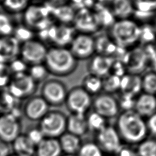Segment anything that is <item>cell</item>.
<instances>
[{
  "label": "cell",
  "mask_w": 156,
  "mask_h": 156,
  "mask_svg": "<svg viewBox=\"0 0 156 156\" xmlns=\"http://www.w3.org/2000/svg\"><path fill=\"white\" fill-rule=\"evenodd\" d=\"M30 4H40V3H44L46 0H29Z\"/></svg>",
  "instance_id": "obj_48"
},
{
  "label": "cell",
  "mask_w": 156,
  "mask_h": 156,
  "mask_svg": "<svg viewBox=\"0 0 156 156\" xmlns=\"http://www.w3.org/2000/svg\"><path fill=\"white\" fill-rule=\"evenodd\" d=\"M92 102L91 95L80 86L74 87L68 90L65 105L70 113L86 115Z\"/></svg>",
  "instance_id": "obj_9"
},
{
  "label": "cell",
  "mask_w": 156,
  "mask_h": 156,
  "mask_svg": "<svg viewBox=\"0 0 156 156\" xmlns=\"http://www.w3.org/2000/svg\"><path fill=\"white\" fill-rule=\"evenodd\" d=\"M115 60L112 57L96 54L90 58L88 62V72L103 78L110 73Z\"/></svg>",
  "instance_id": "obj_19"
},
{
  "label": "cell",
  "mask_w": 156,
  "mask_h": 156,
  "mask_svg": "<svg viewBox=\"0 0 156 156\" xmlns=\"http://www.w3.org/2000/svg\"><path fill=\"white\" fill-rule=\"evenodd\" d=\"M76 10L70 3L64 5L51 7V12L53 19L55 22L72 24Z\"/></svg>",
  "instance_id": "obj_26"
},
{
  "label": "cell",
  "mask_w": 156,
  "mask_h": 156,
  "mask_svg": "<svg viewBox=\"0 0 156 156\" xmlns=\"http://www.w3.org/2000/svg\"><path fill=\"white\" fill-rule=\"evenodd\" d=\"M10 156H18V155H15V154H12V155H10Z\"/></svg>",
  "instance_id": "obj_50"
},
{
  "label": "cell",
  "mask_w": 156,
  "mask_h": 156,
  "mask_svg": "<svg viewBox=\"0 0 156 156\" xmlns=\"http://www.w3.org/2000/svg\"><path fill=\"white\" fill-rule=\"evenodd\" d=\"M122 140L116 129L111 126H106L97 133L96 143L103 152L117 153L121 147Z\"/></svg>",
  "instance_id": "obj_14"
},
{
  "label": "cell",
  "mask_w": 156,
  "mask_h": 156,
  "mask_svg": "<svg viewBox=\"0 0 156 156\" xmlns=\"http://www.w3.org/2000/svg\"><path fill=\"white\" fill-rule=\"evenodd\" d=\"M77 156H103V151L96 143L88 142L82 144Z\"/></svg>",
  "instance_id": "obj_38"
},
{
  "label": "cell",
  "mask_w": 156,
  "mask_h": 156,
  "mask_svg": "<svg viewBox=\"0 0 156 156\" xmlns=\"http://www.w3.org/2000/svg\"><path fill=\"white\" fill-rule=\"evenodd\" d=\"M12 152L18 156H34L35 155L36 145L25 133H21L11 143Z\"/></svg>",
  "instance_id": "obj_23"
},
{
  "label": "cell",
  "mask_w": 156,
  "mask_h": 156,
  "mask_svg": "<svg viewBox=\"0 0 156 156\" xmlns=\"http://www.w3.org/2000/svg\"><path fill=\"white\" fill-rule=\"evenodd\" d=\"M110 9L116 19L132 18L135 13L131 0H113Z\"/></svg>",
  "instance_id": "obj_28"
},
{
  "label": "cell",
  "mask_w": 156,
  "mask_h": 156,
  "mask_svg": "<svg viewBox=\"0 0 156 156\" xmlns=\"http://www.w3.org/2000/svg\"><path fill=\"white\" fill-rule=\"evenodd\" d=\"M156 41V30L153 26L147 24L141 25L140 43L146 44L155 43Z\"/></svg>",
  "instance_id": "obj_40"
},
{
  "label": "cell",
  "mask_w": 156,
  "mask_h": 156,
  "mask_svg": "<svg viewBox=\"0 0 156 156\" xmlns=\"http://www.w3.org/2000/svg\"><path fill=\"white\" fill-rule=\"evenodd\" d=\"M127 73L126 68L122 60H115L112 66L110 74H115L119 77H122Z\"/></svg>",
  "instance_id": "obj_43"
},
{
  "label": "cell",
  "mask_w": 156,
  "mask_h": 156,
  "mask_svg": "<svg viewBox=\"0 0 156 156\" xmlns=\"http://www.w3.org/2000/svg\"><path fill=\"white\" fill-rule=\"evenodd\" d=\"M109 29V36L119 47L129 49L140 43L141 24L136 20L116 19Z\"/></svg>",
  "instance_id": "obj_3"
},
{
  "label": "cell",
  "mask_w": 156,
  "mask_h": 156,
  "mask_svg": "<svg viewBox=\"0 0 156 156\" xmlns=\"http://www.w3.org/2000/svg\"><path fill=\"white\" fill-rule=\"evenodd\" d=\"M46 2L51 7H57L69 3V0H46Z\"/></svg>",
  "instance_id": "obj_46"
},
{
  "label": "cell",
  "mask_w": 156,
  "mask_h": 156,
  "mask_svg": "<svg viewBox=\"0 0 156 156\" xmlns=\"http://www.w3.org/2000/svg\"><path fill=\"white\" fill-rule=\"evenodd\" d=\"M76 33L73 24L55 21L46 29L37 33V37L46 44L49 43L51 46L68 48Z\"/></svg>",
  "instance_id": "obj_5"
},
{
  "label": "cell",
  "mask_w": 156,
  "mask_h": 156,
  "mask_svg": "<svg viewBox=\"0 0 156 156\" xmlns=\"http://www.w3.org/2000/svg\"><path fill=\"white\" fill-rule=\"evenodd\" d=\"M10 15L2 10H0V37L13 35L16 23Z\"/></svg>",
  "instance_id": "obj_32"
},
{
  "label": "cell",
  "mask_w": 156,
  "mask_h": 156,
  "mask_svg": "<svg viewBox=\"0 0 156 156\" xmlns=\"http://www.w3.org/2000/svg\"><path fill=\"white\" fill-rule=\"evenodd\" d=\"M127 73L140 75L149 64L150 60L143 46H136L127 49L123 59Z\"/></svg>",
  "instance_id": "obj_12"
},
{
  "label": "cell",
  "mask_w": 156,
  "mask_h": 156,
  "mask_svg": "<svg viewBox=\"0 0 156 156\" xmlns=\"http://www.w3.org/2000/svg\"><path fill=\"white\" fill-rule=\"evenodd\" d=\"M146 124L149 132L156 135V112L147 118Z\"/></svg>",
  "instance_id": "obj_45"
},
{
  "label": "cell",
  "mask_w": 156,
  "mask_h": 156,
  "mask_svg": "<svg viewBox=\"0 0 156 156\" xmlns=\"http://www.w3.org/2000/svg\"><path fill=\"white\" fill-rule=\"evenodd\" d=\"M142 117H149L156 112V95L141 93L135 98L133 109Z\"/></svg>",
  "instance_id": "obj_21"
},
{
  "label": "cell",
  "mask_w": 156,
  "mask_h": 156,
  "mask_svg": "<svg viewBox=\"0 0 156 156\" xmlns=\"http://www.w3.org/2000/svg\"><path fill=\"white\" fill-rule=\"evenodd\" d=\"M150 65L152 67V71L156 73V56L150 61Z\"/></svg>",
  "instance_id": "obj_47"
},
{
  "label": "cell",
  "mask_w": 156,
  "mask_h": 156,
  "mask_svg": "<svg viewBox=\"0 0 156 156\" xmlns=\"http://www.w3.org/2000/svg\"><path fill=\"white\" fill-rule=\"evenodd\" d=\"M12 151L11 144L0 140V156H10Z\"/></svg>",
  "instance_id": "obj_44"
},
{
  "label": "cell",
  "mask_w": 156,
  "mask_h": 156,
  "mask_svg": "<svg viewBox=\"0 0 156 156\" xmlns=\"http://www.w3.org/2000/svg\"><path fill=\"white\" fill-rule=\"evenodd\" d=\"M73 26L77 32L93 35L102 27L93 9L82 7L76 11Z\"/></svg>",
  "instance_id": "obj_10"
},
{
  "label": "cell",
  "mask_w": 156,
  "mask_h": 156,
  "mask_svg": "<svg viewBox=\"0 0 156 156\" xmlns=\"http://www.w3.org/2000/svg\"><path fill=\"white\" fill-rule=\"evenodd\" d=\"M142 90V79L139 75L127 73L121 77L119 90L121 94L136 98Z\"/></svg>",
  "instance_id": "obj_22"
},
{
  "label": "cell",
  "mask_w": 156,
  "mask_h": 156,
  "mask_svg": "<svg viewBox=\"0 0 156 156\" xmlns=\"http://www.w3.org/2000/svg\"><path fill=\"white\" fill-rule=\"evenodd\" d=\"M87 120L88 130L97 133L107 126L106 124L107 119L94 111L91 112L87 116Z\"/></svg>",
  "instance_id": "obj_34"
},
{
  "label": "cell",
  "mask_w": 156,
  "mask_h": 156,
  "mask_svg": "<svg viewBox=\"0 0 156 156\" xmlns=\"http://www.w3.org/2000/svg\"><path fill=\"white\" fill-rule=\"evenodd\" d=\"M62 156H77V155L76 154H65Z\"/></svg>",
  "instance_id": "obj_49"
},
{
  "label": "cell",
  "mask_w": 156,
  "mask_h": 156,
  "mask_svg": "<svg viewBox=\"0 0 156 156\" xmlns=\"http://www.w3.org/2000/svg\"><path fill=\"white\" fill-rule=\"evenodd\" d=\"M155 49H156V41L155 42Z\"/></svg>",
  "instance_id": "obj_51"
},
{
  "label": "cell",
  "mask_w": 156,
  "mask_h": 156,
  "mask_svg": "<svg viewBox=\"0 0 156 156\" xmlns=\"http://www.w3.org/2000/svg\"><path fill=\"white\" fill-rule=\"evenodd\" d=\"M68 91L66 85L54 78L46 79L40 88V95L50 107H58L65 104Z\"/></svg>",
  "instance_id": "obj_7"
},
{
  "label": "cell",
  "mask_w": 156,
  "mask_h": 156,
  "mask_svg": "<svg viewBox=\"0 0 156 156\" xmlns=\"http://www.w3.org/2000/svg\"><path fill=\"white\" fill-rule=\"evenodd\" d=\"M68 48L77 60L91 58L96 53L95 38L93 35L77 32Z\"/></svg>",
  "instance_id": "obj_13"
},
{
  "label": "cell",
  "mask_w": 156,
  "mask_h": 156,
  "mask_svg": "<svg viewBox=\"0 0 156 156\" xmlns=\"http://www.w3.org/2000/svg\"><path fill=\"white\" fill-rule=\"evenodd\" d=\"M21 22L36 34L46 29L55 22L51 6L46 2L30 4L22 13Z\"/></svg>",
  "instance_id": "obj_4"
},
{
  "label": "cell",
  "mask_w": 156,
  "mask_h": 156,
  "mask_svg": "<svg viewBox=\"0 0 156 156\" xmlns=\"http://www.w3.org/2000/svg\"><path fill=\"white\" fill-rule=\"evenodd\" d=\"M25 133L36 146L45 138L38 125L35 127H30Z\"/></svg>",
  "instance_id": "obj_42"
},
{
  "label": "cell",
  "mask_w": 156,
  "mask_h": 156,
  "mask_svg": "<svg viewBox=\"0 0 156 156\" xmlns=\"http://www.w3.org/2000/svg\"><path fill=\"white\" fill-rule=\"evenodd\" d=\"M58 139L63 153L77 155L82 145L80 136L66 131Z\"/></svg>",
  "instance_id": "obj_27"
},
{
  "label": "cell",
  "mask_w": 156,
  "mask_h": 156,
  "mask_svg": "<svg viewBox=\"0 0 156 156\" xmlns=\"http://www.w3.org/2000/svg\"><path fill=\"white\" fill-rule=\"evenodd\" d=\"M21 133L20 118L9 112L0 114V140L11 144Z\"/></svg>",
  "instance_id": "obj_15"
},
{
  "label": "cell",
  "mask_w": 156,
  "mask_h": 156,
  "mask_svg": "<svg viewBox=\"0 0 156 156\" xmlns=\"http://www.w3.org/2000/svg\"><path fill=\"white\" fill-rule=\"evenodd\" d=\"M93 111L100 114L107 119L116 116L119 114L120 106L118 100L112 94L99 93L93 100Z\"/></svg>",
  "instance_id": "obj_16"
},
{
  "label": "cell",
  "mask_w": 156,
  "mask_h": 156,
  "mask_svg": "<svg viewBox=\"0 0 156 156\" xmlns=\"http://www.w3.org/2000/svg\"><path fill=\"white\" fill-rule=\"evenodd\" d=\"M138 156H156V140L146 138L138 144Z\"/></svg>",
  "instance_id": "obj_37"
},
{
  "label": "cell",
  "mask_w": 156,
  "mask_h": 156,
  "mask_svg": "<svg viewBox=\"0 0 156 156\" xmlns=\"http://www.w3.org/2000/svg\"><path fill=\"white\" fill-rule=\"evenodd\" d=\"M66 122L67 116L64 113L58 110H49L37 125L44 137L58 138L66 132Z\"/></svg>",
  "instance_id": "obj_6"
},
{
  "label": "cell",
  "mask_w": 156,
  "mask_h": 156,
  "mask_svg": "<svg viewBox=\"0 0 156 156\" xmlns=\"http://www.w3.org/2000/svg\"><path fill=\"white\" fill-rule=\"evenodd\" d=\"M29 4V0H2L0 6L2 10L13 15L22 14Z\"/></svg>",
  "instance_id": "obj_30"
},
{
  "label": "cell",
  "mask_w": 156,
  "mask_h": 156,
  "mask_svg": "<svg viewBox=\"0 0 156 156\" xmlns=\"http://www.w3.org/2000/svg\"><path fill=\"white\" fill-rule=\"evenodd\" d=\"M8 71L11 73V76L18 74L27 73L29 65L23 60L20 57H18L11 60L8 64Z\"/></svg>",
  "instance_id": "obj_41"
},
{
  "label": "cell",
  "mask_w": 156,
  "mask_h": 156,
  "mask_svg": "<svg viewBox=\"0 0 156 156\" xmlns=\"http://www.w3.org/2000/svg\"><path fill=\"white\" fill-rule=\"evenodd\" d=\"M48 48L36 37L21 44L19 57L29 66L44 63Z\"/></svg>",
  "instance_id": "obj_8"
},
{
  "label": "cell",
  "mask_w": 156,
  "mask_h": 156,
  "mask_svg": "<svg viewBox=\"0 0 156 156\" xmlns=\"http://www.w3.org/2000/svg\"><path fill=\"white\" fill-rule=\"evenodd\" d=\"M95 38L96 54L112 57L122 60L127 49L118 46L109 35H99Z\"/></svg>",
  "instance_id": "obj_18"
},
{
  "label": "cell",
  "mask_w": 156,
  "mask_h": 156,
  "mask_svg": "<svg viewBox=\"0 0 156 156\" xmlns=\"http://www.w3.org/2000/svg\"><path fill=\"white\" fill-rule=\"evenodd\" d=\"M27 73L38 84L44 82L50 74L44 63L29 65Z\"/></svg>",
  "instance_id": "obj_31"
},
{
  "label": "cell",
  "mask_w": 156,
  "mask_h": 156,
  "mask_svg": "<svg viewBox=\"0 0 156 156\" xmlns=\"http://www.w3.org/2000/svg\"><path fill=\"white\" fill-rule=\"evenodd\" d=\"M88 130L87 116L85 114L70 113L67 116L66 131L81 136Z\"/></svg>",
  "instance_id": "obj_24"
},
{
  "label": "cell",
  "mask_w": 156,
  "mask_h": 156,
  "mask_svg": "<svg viewBox=\"0 0 156 156\" xmlns=\"http://www.w3.org/2000/svg\"><path fill=\"white\" fill-rule=\"evenodd\" d=\"M36 83L27 73L11 76L8 85L9 93L15 99H27L34 95L37 89Z\"/></svg>",
  "instance_id": "obj_11"
},
{
  "label": "cell",
  "mask_w": 156,
  "mask_h": 156,
  "mask_svg": "<svg viewBox=\"0 0 156 156\" xmlns=\"http://www.w3.org/2000/svg\"><path fill=\"white\" fill-rule=\"evenodd\" d=\"M21 44L13 36L0 37V61L9 63L19 57Z\"/></svg>",
  "instance_id": "obj_20"
},
{
  "label": "cell",
  "mask_w": 156,
  "mask_h": 156,
  "mask_svg": "<svg viewBox=\"0 0 156 156\" xmlns=\"http://www.w3.org/2000/svg\"><path fill=\"white\" fill-rule=\"evenodd\" d=\"M135 12L152 15L156 12V0H131Z\"/></svg>",
  "instance_id": "obj_35"
},
{
  "label": "cell",
  "mask_w": 156,
  "mask_h": 156,
  "mask_svg": "<svg viewBox=\"0 0 156 156\" xmlns=\"http://www.w3.org/2000/svg\"><path fill=\"white\" fill-rule=\"evenodd\" d=\"M117 129L122 141L128 144H139L149 133L146 121L134 110H124L118 115Z\"/></svg>",
  "instance_id": "obj_1"
},
{
  "label": "cell",
  "mask_w": 156,
  "mask_h": 156,
  "mask_svg": "<svg viewBox=\"0 0 156 156\" xmlns=\"http://www.w3.org/2000/svg\"><path fill=\"white\" fill-rule=\"evenodd\" d=\"M62 153L58 138L45 137L36 146V156H62Z\"/></svg>",
  "instance_id": "obj_25"
},
{
  "label": "cell",
  "mask_w": 156,
  "mask_h": 156,
  "mask_svg": "<svg viewBox=\"0 0 156 156\" xmlns=\"http://www.w3.org/2000/svg\"><path fill=\"white\" fill-rule=\"evenodd\" d=\"M2 1V0H0V5H1V4Z\"/></svg>",
  "instance_id": "obj_52"
},
{
  "label": "cell",
  "mask_w": 156,
  "mask_h": 156,
  "mask_svg": "<svg viewBox=\"0 0 156 156\" xmlns=\"http://www.w3.org/2000/svg\"><path fill=\"white\" fill-rule=\"evenodd\" d=\"M82 87L91 96L98 94L102 90V78L88 73L83 79Z\"/></svg>",
  "instance_id": "obj_29"
},
{
  "label": "cell",
  "mask_w": 156,
  "mask_h": 156,
  "mask_svg": "<svg viewBox=\"0 0 156 156\" xmlns=\"http://www.w3.org/2000/svg\"><path fill=\"white\" fill-rule=\"evenodd\" d=\"M37 34L31 29L24 25L22 22L16 24L13 36L20 42V44L31 40L35 37Z\"/></svg>",
  "instance_id": "obj_33"
},
{
  "label": "cell",
  "mask_w": 156,
  "mask_h": 156,
  "mask_svg": "<svg viewBox=\"0 0 156 156\" xmlns=\"http://www.w3.org/2000/svg\"><path fill=\"white\" fill-rule=\"evenodd\" d=\"M44 63L50 74L64 77L75 71L77 60L69 48L51 46L48 48Z\"/></svg>",
  "instance_id": "obj_2"
},
{
  "label": "cell",
  "mask_w": 156,
  "mask_h": 156,
  "mask_svg": "<svg viewBox=\"0 0 156 156\" xmlns=\"http://www.w3.org/2000/svg\"><path fill=\"white\" fill-rule=\"evenodd\" d=\"M141 79L143 92L156 95V73L149 72L141 77Z\"/></svg>",
  "instance_id": "obj_39"
},
{
  "label": "cell",
  "mask_w": 156,
  "mask_h": 156,
  "mask_svg": "<svg viewBox=\"0 0 156 156\" xmlns=\"http://www.w3.org/2000/svg\"><path fill=\"white\" fill-rule=\"evenodd\" d=\"M121 77L109 74L102 78V90L105 93L112 94L120 90Z\"/></svg>",
  "instance_id": "obj_36"
},
{
  "label": "cell",
  "mask_w": 156,
  "mask_h": 156,
  "mask_svg": "<svg viewBox=\"0 0 156 156\" xmlns=\"http://www.w3.org/2000/svg\"><path fill=\"white\" fill-rule=\"evenodd\" d=\"M49 110L50 105L40 94L33 95L26 99L22 112L27 119L38 122Z\"/></svg>",
  "instance_id": "obj_17"
}]
</instances>
